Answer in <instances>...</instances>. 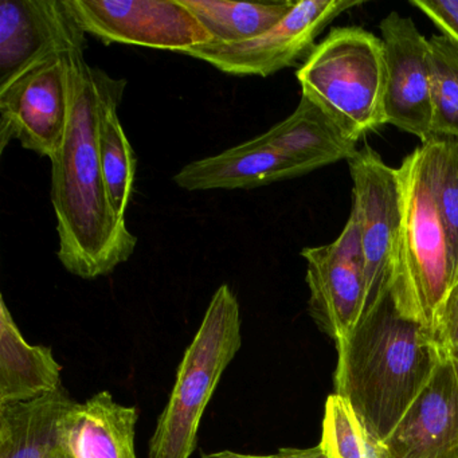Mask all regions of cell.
<instances>
[{
  "label": "cell",
  "instance_id": "obj_10",
  "mask_svg": "<svg viewBox=\"0 0 458 458\" xmlns=\"http://www.w3.org/2000/svg\"><path fill=\"white\" fill-rule=\"evenodd\" d=\"M310 313L335 344L360 320L366 304V278L358 216L350 218L339 237L328 245L305 248Z\"/></svg>",
  "mask_w": 458,
  "mask_h": 458
},
{
  "label": "cell",
  "instance_id": "obj_17",
  "mask_svg": "<svg viewBox=\"0 0 458 458\" xmlns=\"http://www.w3.org/2000/svg\"><path fill=\"white\" fill-rule=\"evenodd\" d=\"M139 411L101 391L77 402L68 420V442L74 458H136Z\"/></svg>",
  "mask_w": 458,
  "mask_h": 458
},
{
  "label": "cell",
  "instance_id": "obj_14",
  "mask_svg": "<svg viewBox=\"0 0 458 458\" xmlns=\"http://www.w3.org/2000/svg\"><path fill=\"white\" fill-rule=\"evenodd\" d=\"M310 173L312 170L308 165L284 154L259 135L184 165L174 182L186 191L251 190Z\"/></svg>",
  "mask_w": 458,
  "mask_h": 458
},
{
  "label": "cell",
  "instance_id": "obj_27",
  "mask_svg": "<svg viewBox=\"0 0 458 458\" xmlns=\"http://www.w3.org/2000/svg\"><path fill=\"white\" fill-rule=\"evenodd\" d=\"M294 458H327V455L324 454L320 445H318V446L307 447V449H296Z\"/></svg>",
  "mask_w": 458,
  "mask_h": 458
},
{
  "label": "cell",
  "instance_id": "obj_5",
  "mask_svg": "<svg viewBox=\"0 0 458 458\" xmlns=\"http://www.w3.org/2000/svg\"><path fill=\"white\" fill-rule=\"evenodd\" d=\"M241 345L240 302L222 284L179 364L170 399L149 441L148 458L191 457L206 407Z\"/></svg>",
  "mask_w": 458,
  "mask_h": 458
},
{
  "label": "cell",
  "instance_id": "obj_21",
  "mask_svg": "<svg viewBox=\"0 0 458 458\" xmlns=\"http://www.w3.org/2000/svg\"><path fill=\"white\" fill-rule=\"evenodd\" d=\"M434 138L458 140V42L444 34L428 39Z\"/></svg>",
  "mask_w": 458,
  "mask_h": 458
},
{
  "label": "cell",
  "instance_id": "obj_16",
  "mask_svg": "<svg viewBox=\"0 0 458 458\" xmlns=\"http://www.w3.org/2000/svg\"><path fill=\"white\" fill-rule=\"evenodd\" d=\"M61 372L52 348L29 344L0 297V406L55 393L64 386Z\"/></svg>",
  "mask_w": 458,
  "mask_h": 458
},
{
  "label": "cell",
  "instance_id": "obj_8",
  "mask_svg": "<svg viewBox=\"0 0 458 458\" xmlns=\"http://www.w3.org/2000/svg\"><path fill=\"white\" fill-rule=\"evenodd\" d=\"M85 34L120 44L182 53L213 42L181 0H65Z\"/></svg>",
  "mask_w": 458,
  "mask_h": 458
},
{
  "label": "cell",
  "instance_id": "obj_19",
  "mask_svg": "<svg viewBox=\"0 0 458 458\" xmlns=\"http://www.w3.org/2000/svg\"><path fill=\"white\" fill-rule=\"evenodd\" d=\"M213 37L214 45H234L257 38L277 25L293 9V0L233 2V0H181Z\"/></svg>",
  "mask_w": 458,
  "mask_h": 458
},
{
  "label": "cell",
  "instance_id": "obj_3",
  "mask_svg": "<svg viewBox=\"0 0 458 458\" xmlns=\"http://www.w3.org/2000/svg\"><path fill=\"white\" fill-rule=\"evenodd\" d=\"M398 174L402 218L390 294L402 316L428 332L457 275L458 261L434 199L422 146L402 160Z\"/></svg>",
  "mask_w": 458,
  "mask_h": 458
},
{
  "label": "cell",
  "instance_id": "obj_13",
  "mask_svg": "<svg viewBox=\"0 0 458 458\" xmlns=\"http://www.w3.org/2000/svg\"><path fill=\"white\" fill-rule=\"evenodd\" d=\"M85 37L65 0H2L0 85Z\"/></svg>",
  "mask_w": 458,
  "mask_h": 458
},
{
  "label": "cell",
  "instance_id": "obj_22",
  "mask_svg": "<svg viewBox=\"0 0 458 458\" xmlns=\"http://www.w3.org/2000/svg\"><path fill=\"white\" fill-rule=\"evenodd\" d=\"M422 147L434 199L458 261V140L433 138Z\"/></svg>",
  "mask_w": 458,
  "mask_h": 458
},
{
  "label": "cell",
  "instance_id": "obj_4",
  "mask_svg": "<svg viewBox=\"0 0 458 458\" xmlns=\"http://www.w3.org/2000/svg\"><path fill=\"white\" fill-rule=\"evenodd\" d=\"M301 96L320 106L353 143L386 124L385 45L358 28H335L296 73Z\"/></svg>",
  "mask_w": 458,
  "mask_h": 458
},
{
  "label": "cell",
  "instance_id": "obj_25",
  "mask_svg": "<svg viewBox=\"0 0 458 458\" xmlns=\"http://www.w3.org/2000/svg\"><path fill=\"white\" fill-rule=\"evenodd\" d=\"M444 36L458 42V0H411Z\"/></svg>",
  "mask_w": 458,
  "mask_h": 458
},
{
  "label": "cell",
  "instance_id": "obj_6",
  "mask_svg": "<svg viewBox=\"0 0 458 458\" xmlns=\"http://www.w3.org/2000/svg\"><path fill=\"white\" fill-rule=\"evenodd\" d=\"M71 47L47 55L12 81L0 85L2 154L13 140L49 159L63 146L71 111L66 61V52Z\"/></svg>",
  "mask_w": 458,
  "mask_h": 458
},
{
  "label": "cell",
  "instance_id": "obj_28",
  "mask_svg": "<svg viewBox=\"0 0 458 458\" xmlns=\"http://www.w3.org/2000/svg\"><path fill=\"white\" fill-rule=\"evenodd\" d=\"M444 355H446L450 361H452L453 371H454L458 386V348H454V350L449 351V352L444 353Z\"/></svg>",
  "mask_w": 458,
  "mask_h": 458
},
{
  "label": "cell",
  "instance_id": "obj_7",
  "mask_svg": "<svg viewBox=\"0 0 458 458\" xmlns=\"http://www.w3.org/2000/svg\"><path fill=\"white\" fill-rule=\"evenodd\" d=\"M352 178V210L358 216L366 278L364 312L390 293L391 273L402 218L398 168L364 146L348 160ZM363 312V313H364Z\"/></svg>",
  "mask_w": 458,
  "mask_h": 458
},
{
  "label": "cell",
  "instance_id": "obj_1",
  "mask_svg": "<svg viewBox=\"0 0 458 458\" xmlns=\"http://www.w3.org/2000/svg\"><path fill=\"white\" fill-rule=\"evenodd\" d=\"M85 47L87 38L66 52L71 111L63 146L50 163L58 259L72 275L93 280L127 262L138 238L112 205L98 154L101 111L123 80L90 66Z\"/></svg>",
  "mask_w": 458,
  "mask_h": 458
},
{
  "label": "cell",
  "instance_id": "obj_20",
  "mask_svg": "<svg viewBox=\"0 0 458 458\" xmlns=\"http://www.w3.org/2000/svg\"><path fill=\"white\" fill-rule=\"evenodd\" d=\"M127 81L109 95L98 123V154L101 170L114 210L125 218L133 195L136 175V155L119 119V106Z\"/></svg>",
  "mask_w": 458,
  "mask_h": 458
},
{
  "label": "cell",
  "instance_id": "obj_15",
  "mask_svg": "<svg viewBox=\"0 0 458 458\" xmlns=\"http://www.w3.org/2000/svg\"><path fill=\"white\" fill-rule=\"evenodd\" d=\"M76 403L63 386L34 401L0 406V458H74L68 420Z\"/></svg>",
  "mask_w": 458,
  "mask_h": 458
},
{
  "label": "cell",
  "instance_id": "obj_9",
  "mask_svg": "<svg viewBox=\"0 0 458 458\" xmlns=\"http://www.w3.org/2000/svg\"><path fill=\"white\" fill-rule=\"evenodd\" d=\"M359 0H300L284 20L257 38L234 45H202L182 55L233 76L269 77L291 68L315 49L321 31Z\"/></svg>",
  "mask_w": 458,
  "mask_h": 458
},
{
  "label": "cell",
  "instance_id": "obj_12",
  "mask_svg": "<svg viewBox=\"0 0 458 458\" xmlns=\"http://www.w3.org/2000/svg\"><path fill=\"white\" fill-rule=\"evenodd\" d=\"M377 450L379 458H458V386L446 355Z\"/></svg>",
  "mask_w": 458,
  "mask_h": 458
},
{
  "label": "cell",
  "instance_id": "obj_2",
  "mask_svg": "<svg viewBox=\"0 0 458 458\" xmlns=\"http://www.w3.org/2000/svg\"><path fill=\"white\" fill-rule=\"evenodd\" d=\"M336 348L335 394L377 444L428 385L442 356L428 332L398 312L390 293L363 313Z\"/></svg>",
  "mask_w": 458,
  "mask_h": 458
},
{
  "label": "cell",
  "instance_id": "obj_11",
  "mask_svg": "<svg viewBox=\"0 0 458 458\" xmlns=\"http://www.w3.org/2000/svg\"><path fill=\"white\" fill-rule=\"evenodd\" d=\"M385 45L386 124L423 143L433 135V96L428 39L411 18L391 12L379 25Z\"/></svg>",
  "mask_w": 458,
  "mask_h": 458
},
{
  "label": "cell",
  "instance_id": "obj_18",
  "mask_svg": "<svg viewBox=\"0 0 458 458\" xmlns=\"http://www.w3.org/2000/svg\"><path fill=\"white\" fill-rule=\"evenodd\" d=\"M265 140L284 154L315 171L324 165L350 160L356 143L347 138L328 114L310 98L301 96L291 116L262 133Z\"/></svg>",
  "mask_w": 458,
  "mask_h": 458
},
{
  "label": "cell",
  "instance_id": "obj_26",
  "mask_svg": "<svg viewBox=\"0 0 458 458\" xmlns=\"http://www.w3.org/2000/svg\"><path fill=\"white\" fill-rule=\"evenodd\" d=\"M294 452H296L294 447H285V449L278 450L276 454H242V453L224 450V452L203 454L202 458H294Z\"/></svg>",
  "mask_w": 458,
  "mask_h": 458
},
{
  "label": "cell",
  "instance_id": "obj_24",
  "mask_svg": "<svg viewBox=\"0 0 458 458\" xmlns=\"http://www.w3.org/2000/svg\"><path fill=\"white\" fill-rule=\"evenodd\" d=\"M428 337L439 353L458 348V270L428 329Z\"/></svg>",
  "mask_w": 458,
  "mask_h": 458
},
{
  "label": "cell",
  "instance_id": "obj_23",
  "mask_svg": "<svg viewBox=\"0 0 458 458\" xmlns=\"http://www.w3.org/2000/svg\"><path fill=\"white\" fill-rule=\"evenodd\" d=\"M318 445L327 458H379L377 442L352 407L335 393L326 402Z\"/></svg>",
  "mask_w": 458,
  "mask_h": 458
}]
</instances>
